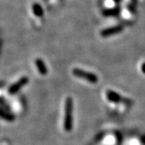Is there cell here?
I'll list each match as a JSON object with an SVG mask.
<instances>
[{
  "label": "cell",
  "instance_id": "cell-1",
  "mask_svg": "<svg viewBox=\"0 0 145 145\" xmlns=\"http://www.w3.org/2000/svg\"><path fill=\"white\" fill-rule=\"evenodd\" d=\"M63 127L66 132L72 131L73 127V99L70 97H68L64 102Z\"/></svg>",
  "mask_w": 145,
  "mask_h": 145
},
{
  "label": "cell",
  "instance_id": "cell-2",
  "mask_svg": "<svg viewBox=\"0 0 145 145\" xmlns=\"http://www.w3.org/2000/svg\"><path fill=\"white\" fill-rule=\"evenodd\" d=\"M72 74L75 77L79 79L85 80L91 84H96L99 82V77L93 72H88L80 68H73L72 70Z\"/></svg>",
  "mask_w": 145,
  "mask_h": 145
},
{
  "label": "cell",
  "instance_id": "cell-3",
  "mask_svg": "<svg viewBox=\"0 0 145 145\" xmlns=\"http://www.w3.org/2000/svg\"><path fill=\"white\" fill-rule=\"evenodd\" d=\"M106 97L109 102L115 104H125L127 105H131L132 103V101L131 99L129 98L124 97L123 96H121V94L117 93L115 91L113 90H107L106 91Z\"/></svg>",
  "mask_w": 145,
  "mask_h": 145
},
{
  "label": "cell",
  "instance_id": "cell-4",
  "mask_svg": "<svg viewBox=\"0 0 145 145\" xmlns=\"http://www.w3.org/2000/svg\"><path fill=\"white\" fill-rule=\"evenodd\" d=\"M28 83H29V78H28V77H27V76H23L21 78H19L17 82H15L11 86H10L8 89H7L8 94L11 96L16 95L25 86H27L28 84Z\"/></svg>",
  "mask_w": 145,
  "mask_h": 145
},
{
  "label": "cell",
  "instance_id": "cell-5",
  "mask_svg": "<svg viewBox=\"0 0 145 145\" xmlns=\"http://www.w3.org/2000/svg\"><path fill=\"white\" fill-rule=\"evenodd\" d=\"M124 30V27L121 25H115L105 28L100 31V35L102 38H109L116 34L121 33Z\"/></svg>",
  "mask_w": 145,
  "mask_h": 145
},
{
  "label": "cell",
  "instance_id": "cell-6",
  "mask_svg": "<svg viewBox=\"0 0 145 145\" xmlns=\"http://www.w3.org/2000/svg\"><path fill=\"white\" fill-rule=\"evenodd\" d=\"M34 63H35V65L36 66L38 72H39V73L41 75L45 76L48 74V69L42 59L38 57V58L36 59Z\"/></svg>",
  "mask_w": 145,
  "mask_h": 145
},
{
  "label": "cell",
  "instance_id": "cell-7",
  "mask_svg": "<svg viewBox=\"0 0 145 145\" xmlns=\"http://www.w3.org/2000/svg\"><path fill=\"white\" fill-rule=\"evenodd\" d=\"M121 8L119 6L111 7L108 9H105L102 12V15L105 17H111V16H118L121 13Z\"/></svg>",
  "mask_w": 145,
  "mask_h": 145
},
{
  "label": "cell",
  "instance_id": "cell-8",
  "mask_svg": "<svg viewBox=\"0 0 145 145\" xmlns=\"http://www.w3.org/2000/svg\"><path fill=\"white\" fill-rule=\"evenodd\" d=\"M0 116L2 120H5L7 121H13L15 120V115L13 114V113H12L11 110H5V109L1 108L0 110Z\"/></svg>",
  "mask_w": 145,
  "mask_h": 145
},
{
  "label": "cell",
  "instance_id": "cell-9",
  "mask_svg": "<svg viewBox=\"0 0 145 145\" xmlns=\"http://www.w3.org/2000/svg\"><path fill=\"white\" fill-rule=\"evenodd\" d=\"M32 10H33V14L37 17H42L44 15V10H43L42 7L38 3H34L32 6Z\"/></svg>",
  "mask_w": 145,
  "mask_h": 145
},
{
  "label": "cell",
  "instance_id": "cell-10",
  "mask_svg": "<svg viewBox=\"0 0 145 145\" xmlns=\"http://www.w3.org/2000/svg\"><path fill=\"white\" fill-rule=\"evenodd\" d=\"M141 70H142V72L145 74V62H144L142 64V66H141Z\"/></svg>",
  "mask_w": 145,
  "mask_h": 145
},
{
  "label": "cell",
  "instance_id": "cell-11",
  "mask_svg": "<svg viewBox=\"0 0 145 145\" xmlns=\"http://www.w3.org/2000/svg\"><path fill=\"white\" fill-rule=\"evenodd\" d=\"M114 1H115V2H116V3H119V2H121V0H114Z\"/></svg>",
  "mask_w": 145,
  "mask_h": 145
}]
</instances>
